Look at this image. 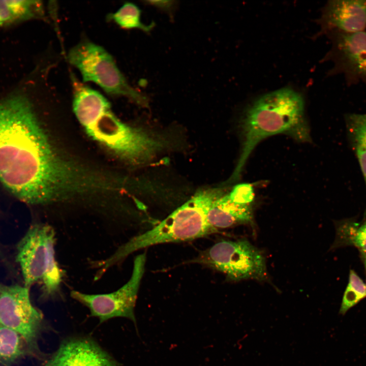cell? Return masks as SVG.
<instances>
[{
    "mask_svg": "<svg viewBox=\"0 0 366 366\" xmlns=\"http://www.w3.org/2000/svg\"><path fill=\"white\" fill-rule=\"evenodd\" d=\"M145 253L137 255L129 280L116 291L108 294H87L73 290L71 296L90 311V316L97 317L100 323L115 317H124L132 321L136 327L134 308L139 288L144 273Z\"/></svg>",
    "mask_w": 366,
    "mask_h": 366,
    "instance_id": "9c48e42d",
    "label": "cell"
},
{
    "mask_svg": "<svg viewBox=\"0 0 366 366\" xmlns=\"http://www.w3.org/2000/svg\"><path fill=\"white\" fill-rule=\"evenodd\" d=\"M55 232L45 224L32 225L18 242L16 261L24 286L28 288L40 281L42 297L53 298L58 292L64 272L55 257Z\"/></svg>",
    "mask_w": 366,
    "mask_h": 366,
    "instance_id": "5b68a950",
    "label": "cell"
},
{
    "mask_svg": "<svg viewBox=\"0 0 366 366\" xmlns=\"http://www.w3.org/2000/svg\"><path fill=\"white\" fill-rule=\"evenodd\" d=\"M189 262L218 270L232 281L246 279L263 281L266 278L263 255L246 239L219 241Z\"/></svg>",
    "mask_w": 366,
    "mask_h": 366,
    "instance_id": "52a82bcc",
    "label": "cell"
},
{
    "mask_svg": "<svg viewBox=\"0 0 366 366\" xmlns=\"http://www.w3.org/2000/svg\"><path fill=\"white\" fill-rule=\"evenodd\" d=\"M366 298V283L353 269H350L348 282L344 292L339 314L344 315L351 308Z\"/></svg>",
    "mask_w": 366,
    "mask_h": 366,
    "instance_id": "ac0fdd59",
    "label": "cell"
},
{
    "mask_svg": "<svg viewBox=\"0 0 366 366\" xmlns=\"http://www.w3.org/2000/svg\"><path fill=\"white\" fill-rule=\"evenodd\" d=\"M345 121L351 145L361 144L366 146V113L346 114Z\"/></svg>",
    "mask_w": 366,
    "mask_h": 366,
    "instance_id": "d6986e66",
    "label": "cell"
},
{
    "mask_svg": "<svg viewBox=\"0 0 366 366\" xmlns=\"http://www.w3.org/2000/svg\"><path fill=\"white\" fill-rule=\"evenodd\" d=\"M146 4L156 7L163 11L171 13L174 9L175 2L173 1H148Z\"/></svg>",
    "mask_w": 366,
    "mask_h": 366,
    "instance_id": "44dd1931",
    "label": "cell"
},
{
    "mask_svg": "<svg viewBox=\"0 0 366 366\" xmlns=\"http://www.w3.org/2000/svg\"><path fill=\"white\" fill-rule=\"evenodd\" d=\"M45 10L40 1H0V27L35 19H43Z\"/></svg>",
    "mask_w": 366,
    "mask_h": 366,
    "instance_id": "5bb4252c",
    "label": "cell"
},
{
    "mask_svg": "<svg viewBox=\"0 0 366 366\" xmlns=\"http://www.w3.org/2000/svg\"><path fill=\"white\" fill-rule=\"evenodd\" d=\"M225 194L220 188L201 189L167 218L141 234L134 236L100 266L104 272L133 252L152 245L191 240L216 232L208 224L207 215L215 200Z\"/></svg>",
    "mask_w": 366,
    "mask_h": 366,
    "instance_id": "277c9868",
    "label": "cell"
},
{
    "mask_svg": "<svg viewBox=\"0 0 366 366\" xmlns=\"http://www.w3.org/2000/svg\"><path fill=\"white\" fill-rule=\"evenodd\" d=\"M89 175L58 155L27 96L0 99V182L17 198L47 203L88 189Z\"/></svg>",
    "mask_w": 366,
    "mask_h": 366,
    "instance_id": "6da1fadb",
    "label": "cell"
},
{
    "mask_svg": "<svg viewBox=\"0 0 366 366\" xmlns=\"http://www.w3.org/2000/svg\"><path fill=\"white\" fill-rule=\"evenodd\" d=\"M67 59L80 72L83 83L94 82L110 96L147 106V97L129 83L112 56L102 46L82 38L69 50Z\"/></svg>",
    "mask_w": 366,
    "mask_h": 366,
    "instance_id": "8992f818",
    "label": "cell"
},
{
    "mask_svg": "<svg viewBox=\"0 0 366 366\" xmlns=\"http://www.w3.org/2000/svg\"><path fill=\"white\" fill-rule=\"evenodd\" d=\"M356 157L364 181L366 191V146L361 144L351 145ZM366 217V206L363 218Z\"/></svg>",
    "mask_w": 366,
    "mask_h": 366,
    "instance_id": "ffe728a7",
    "label": "cell"
},
{
    "mask_svg": "<svg viewBox=\"0 0 366 366\" xmlns=\"http://www.w3.org/2000/svg\"><path fill=\"white\" fill-rule=\"evenodd\" d=\"M304 106L301 95L289 88L269 93L256 100L246 110L243 118L240 156L227 182L231 183L239 178L255 146L267 137L284 134L298 141H310Z\"/></svg>",
    "mask_w": 366,
    "mask_h": 366,
    "instance_id": "3957f363",
    "label": "cell"
},
{
    "mask_svg": "<svg viewBox=\"0 0 366 366\" xmlns=\"http://www.w3.org/2000/svg\"><path fill=\"white\" fill-rule=\"evenodd\" d=\"M253 216L252 204L243 201L231 190L214 201L209 210L207 221L217 231L218 228L252 223Z\"/></svg>",
    "mask_w": 366,
    "mask_h": 366,
    "instance_id": "4fadbf2b",
    "label": "cell"
},
{
    "mask_svg": "<svg viewBox=\"0 0 366 366\" xmlns=\"http://www.w3.org/2000/svg\"><path fill=\"white\" fill-rule=\"evenodd\" d=\"M43 366H119L94 340L87 337L67 338Z\"/></svg>",
    "mask_w": 366,
    "mask_h": 366,
    "instance_id": "8fae6325",
    "label": "cell"
},
{
    "mask_svg": "<svg viewBox=\"0 0 366 366\" xmlns=\"http://www.w3.org/2000/svg\"><path fill=\"white\" fill-rule=\"evenodd\" d=\"M0 324L21 335L37 358L44 359L38 341L46 324L42 313L32 303L29 288L0 283Z\"/></svg>",
    "mask_w": 366,
    "mask_h": 366,
    "instance_id": "ba28073f",
    "label": "cell"
},
{
    "mask_svg": "<svg viewBox=\"0 0 366 366\" xmlns=\"http://www.w3.org/2000/svg\"><path fill=\"white\" fill-rule=\"evenodd\" d=\"M323 27L332 32L355 33L365 30L366 0L329 1L322 16Z\"/></svg>",
    "mask_w": 366,
    "mask_h": 366,
    "instance_id": "7c38bea8",
    "label": "cell"
},
{
    "mask_svg": "<svg viewBox=\"0 0 366 366\" xmlns=\"http://www.w3.org/2000/svg\"><path fill=\"white\" fill-rule=\"evenodd\" d=\"M331 57L334 71L342 74L349 86L366 84V30L355 33L332 32Z\"/></svg>",
    "mask_w": 366,
    "mask_h": 366,
    "instance_id": "30bf717a",
    "label": "cell"
},
{
    "mask_svg": "<svg viewBox=\"0 0 366 366\" xmlns=\"http://www.w3.org/2000/svg\"><path fill=\"white\" fill-rule=\"evenodd\" d=\"M141 14V10L137 6L132 3L126 2L116 12L109 14L107 18L123 28L138 29L149 33L154 27L155 24L152 22L146 25L142 23Z\"/></svg>",
    "mask_w": 366,
    "mask_h": 366,
    "instance_id": "e0dca14e",
    "label": "cell"
},
{
    "mask_svg": "<svg viewBox=\"0 0 366 366\" xmlns=\"http://www.w3.org/2000/svg\"><path fill=\"white\" fill-rule=\"evenodd\" d=\"M336 237L330 250L352 246L366 254V217L361 221L353 217L334 221Z\"/></svg>",
    "mask_w": 366,
    "mask_h": 366,
    "instance_id": "9a60e30c",
    "label": "cell"
},
{
    "mask_svg": "<svg viewBox=\"0 0 366 366\" xmlns=\"http://www.w3.org/2000/svg\"><path fill=\"white\" fill-rule=\"evenodd\" d=\"M72 106L86 133L127 161L145 163L164 145L163 140L120 120L105 97L90 87H81L74 93Z\"/></svg>",
    "mask_w": 366,
    "mask_h": 366,
    "instance_id": "7a4b0ae2",
    "label": "cell"
},
{
    "mask_svg": "<svg viewBox=\"0 0 366 366\" xmlns=\"http://www.w3.org/2000/svg\"><path fill=\"white\" fill-rule=\"evenodd\" d=\"M360 253V259H361V262H362L363 265L364 266L365 277H366V254L362 253Z\"/></svg>",
    "mask_w": 366,
    "mask_h": 366,
    "instance_id": "7402d4cb",
    "label": "cell"
},
{
    "mask_svg": "<svg viewBox=\"0 0 366 366\" xmlns=\"http://www.w3.org/2000/svg\"><path fill=\"white\" fill-rule=\"evenodd\" d=\"M28 356L37 357L25 339L0 324V366H12Z\"/></svg>",
    "mask_w": 366,
    "mask_h": 366,
    "instance_id": "2e32d148",
    "label": "cell"
}]
</instances>
